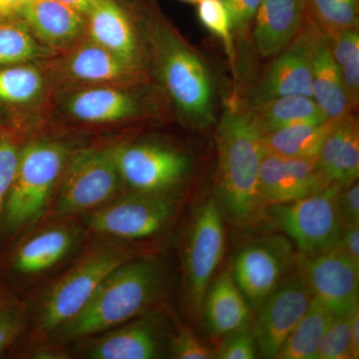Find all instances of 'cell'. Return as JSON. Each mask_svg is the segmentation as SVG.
<instances>
[{
    "label": "cell",
    "mask_w": 359,
    "mask_h": 359,
    "mask_svg": "<svg viewBox=\"0 0 359 359\" xmlns=\"http://www.w3.org/2000/svg\"><path fill=\"white\" fill-rule=\"evenodd\" d=\"M166 287V271L160 262L132 257L106 276L84 309L48 341L65 344L88 339L150 313Z\"/></svg>",
    "instance_id": "1"
},
{
    "label": "cell",
    "mask_w": 359,
    "mask_h": 359,
    "mask_svg": "<svg viewBox=\"0 0 359 359\" xmlns=\"http://www.w3.org/2000/svg\"><path fill=\"white\" fill-rule=\"evenodd\" d=\"M217 185L229 217L238 224L259 218V176L266 153L263 133L245 106H226L216 131Z\"/></svg>",
    "instance_id": "2"
},
{
    "label": "cell",
    "mask_w": 359,
    "mask_h": 359,
    "mask_svg": "<svg viewBox=\"0 0 359 359\" xmlns=\"http://www.w3.org/2000/svg\"><path fill=\"white\" fill-rule=\"evenodd\" d=\"M43 290L27 308L34 342L45 341L74 318L113 269L135 257L120 241L100 237Z\"/></svg>",
    "instance_id": "3"
},
{
    "label": "cell",
    "mask_w": 359,
    "mask_h": 359,
    "mask_svg": "<svg viewBox=\"0 0 359 359\" xmlns=\"http://www.w3.org/2000/svg\"><path fill=\"white\" fill-rule=\"evenodd\" d=\"M156 73L184 121L205 129L216 121L214 82L204 59L186 40L164 23L151 27Z\"/></svg>",
    "instance_id": "4"
},
{
    "label": "cell",
    "mask_w": 359,
    "mask_h": 359,
    "mask_svg": "<svg viewBox=\"0 0 359 359\" xmlns=\"http://www.w3.org/2000/svg\"><path fill=\"white\" fill-rule=\"evenodd\" d=\"M69 155L67 145L53 140L33 141L20 151L1 231L11 236L21 233L48 212Z\"/></svg>",
    "instance_id": "5"
},
{
    "label": "cell",
    "mask_w": 359,
    "mask_h": 359,
    "mask_svg": "<svg viewBox=\"0 0 359 359\" xmlns=\"http://www.w3.org/2000/svg\"><path fill=\"white\" fill-rule=\"evenodd\" d=\"M114 148H86L69 155L45 223L86 214L114 198L122 182Z\"/></svg>",
    "instance_id": "6"
},
{
    "label": "cell",
    "mask_w": 359,
    "mask_h": 359,
    "mask_svg": "<svg viewBox=\"0 0 359 359\" xmlns=\"http://www.w3.org/2000/svg\"><path fill=\"white\" fill-rule=\"evenodd\" d=\"M341 187L328 186L294 202L268 205L261 216L294 243L299 255L316 256L337 249L342 226L335 209Z\"/></svg>",
    "instance_id": "7"
},
{
    "label": "cell",
    "mask_w": 359,
    "mask_h": 359,
    "mask_svg": "<svg viewBox=\"0 0 359 359\" xmlns=\"http://www.w3.org/2000/svg\"><path fill=\"white\" fill-rule=\"evenodd\" d=\"M177 207L178 202L172 194L131 191L84 214V228L113 240H145L159 235L169 226Z\"/></svg>",
    "instance_id": "8"
},
{
    "label": "cell",
    "mask_w": 359,
    "mask_h": 359,
    "mask_svg": "<svg viewBox=\"0 0 359 359\" xmlns=\"http://www.w3.org/2000/svg\"><path fill=\"white\" fill-rule=\"evenodd\" d=\"M224 226L218 201L210 198L201 205L189 226L184 248L186 297L200 314L205 292L224 254Z\"/></svg>",
    "instance_id": "9"
},
{
    "label": "cell",
    "mask_w": 359,
    "mask_h": 359,
    "mask_svg": "<svg viewBox=\"0 0 359 359\" xmlns=\"http://www.w3.org/2000/svg\"><path fill=\"white\" fill-rule=\"evenodd\" d=\"M114 154L120 178L133 192L172 194L192 168L185 153L151 142L115 145Z\"/></svg>",
    "instance_id": "10"
},
{
    "label": "cell",
    "mask_w": 359,
    "mask_h": 359,
    "mask_svg": "<svg viewBox=\"0 0 359 359\" xmlns=\"http://www.w3.org/2000/svg\"><path fill=\"white\" fill-rule=\"evenodd\" d=\"M295 257L292 242L282 235L264 236L238 250L231 275L250 309L257 311L287 280Z\"/></svg>",
    "instance_id": "11"
},
{
    "label": "cell",
    "mask_w": 359,
    "mask_h": 359,
    "mask_svg": "<svg viewBox=\"0 0 359 359\" xmlns=\"http://www.w3.org/2000/svg\"><path fill=\"white\" fill-rule=\"evenodd\" d=\"M74 218L49 222L14 248L6 262V269L14 278L28 280L50 273L76 252L85 236V228Z\"/></svg>",
    "instance_id": "12"
},
{
    "label": "cell",
    "mask_w": 359,
    "mask_h": 359,
    "mask_svg": "<svg viewBox=\"0 0 359 359\" xmlns=\"http://www.w3.org/2000/svg\"><path fill=\"white\" fill-rule=\"evenodd\" d=\"M295 264L313 297L334 318L359 308V264L341 250L334 249L316 256L297 254Z\"/></svg>",
    "instance_id": "13"
},
{
    "label": "cell",
    "mask_w": 359,
    "mask_h": 359,
    "mask_svg": "<svg viewBox=\"0 0 359 359\" xmlns=\"http://www.w3.org/2000/svg\"><path fill=\"white\" fill-rule=\"evenodd\" d=\"M313 294L299 271L285 280L257 309L252 332L257 351L264 358H276L294 328L308 311Z\"/></svg>",
    "instance_id": "14"
},
{
    "label": "cell",
    "mask_w": 359,
    "mask_h": 359,
    "mask_svg": "<svg viewBox=\"0 0 359 359\" xmlns=\"http://www.w3.org/2000/svg\"><path fill=\"white\" fill-rule=\"evenodd\" d=\"M91 337L84 346L87 358L155 359L169 353L165 323L151 311Z\"/></svg>",
    "instance_id": "15"
},
{
    "label": "cell",
    "mask_w": 359,
    "mask_h": 359,
    "mask_svg": "<svg viewBox=\"0 0 359 359\" xmlns=\"http://www.w3.org/2000/svg\"><path fill=\"white\" fill-rule=\"evenodd\" d=\"M292 95L313 97L306 18L299 35L285 50L275 56L264 76L250 91L245 106L252 107L278 97Z\"/></svg>",
    "instance_id": "16"
},
{
    "label": "cell",
    "mask_w": 359,
    "mask_h": 359,
    "mask_svg": "<svg viewBox=\"0 0 359 359\" xmlns=\"http://www.w3.org/2000/svg\"><path fill=\"white\" fill-rule=\"evenodd\" d=\"M262 208L285 204L327 188L316 160L297 159L266 152L259 176Z\"/></svg>",
    "instance_id": "17"
},
{
    "label": "cell",
    "mask_w": 359,
    "mask_h": 359,
    "mask_svg": "<svg viewBox=\"0 0 359 359\" xmlns=\"http://www.w3.org/2000/svg\"><path fill=\"white\" fill-rule=\"evenodd\" d=\"M311 47V86L314 101L330 120H337L353 112L341 72L334 54L330 37L306 14Z\"/></svg>",
    "instance_id": "18"
},
{
    "label": "cell",
    "mask_w": 359,
    "mask_h": 359,
    "mask_svg": "<svg viewBox=\"0 0 359 359\" xmlns=\"http://www.w3.org/2000/svg\"><path fill=\"white\" fill-rule=\"evenodd\" d=\"M306 0H262L252 36L262 57H275L301 32L306 22Z\"/></svg>",
    "instance_id": "19"
},
{
    "label": "cell",
    "mask_w": 359,
    "mask_h": 359,
    "mask_svg": "<svg viewBox=\"0 0 359 359\" xmlns=\"http://www.w3.org/2000/svg\"><path fill=\"white\" fill-rule=\"evenodd\" d=\"M316 167L327 186L344 188L359 177V125L353 112L335 122L323 142Z\"/></svg>",
    "instance_id": "20"
},
{
    "label": "cell",
    "mask_w": 359,
    "mask_h": 359,
    "mask_svg": "<svg viewBox=\"0 0 359 359\" xmlns=\"http://www.w3.org/2000/svg\"><path fill=\"white\" fill-rule=\"evenodd\" d=\"M92 41L141 70L142 51L128 16L114 0H94L86 16Z\"/></svg>",
    "instance_id": "21"
},
{
    "label": "cell",
    "mask_w": 359,
    "mask_h": 359,
    "mask_svg": "<svg viewBox=\"0 0 359 359\" xmlns=\"http://www.w3.org/2000/svg\"><path fill=\"white\" fill-rule=\"evenodd\" d=\"M18 15L37 39L53 48L73 43L87 26L83 14L59 0H29Z\"/></svg>",
    "instance_id": "22"
},
{
    "label": "cell",
    "mask_w": 359,
    "mask_h": 359,
    "mask_svg": "<svg viewBox=\"0 0 359 359\" xmlns=\"http://www.w3.org/2000/svg\"><path fill=\"white\" fill-rule=\"evenodd\" d=\"M250 309L230 269L210 283L200 314L208 334L224 337L250 323Z\"/></svg>",
    "instance_id": "23"
},
{
    "label": "cell",
    "mask_w": 359,
    "mask_h": 359,
    "mask_svg": "<svg viewBox=\"0 0 359 359\" xmlns=\"http://www.w3.org/2000/svg\"><path fill=\"white\" fill-rule=\"evenodd\" d=\"M66 108L78 121L93 124L131 119L140 112V104L132 94L108 86L76 92L68 99Z\"/></svg>",
    "instance_id": "24"
},
{
    "label": "cell",
    "mask_w": 359,
    "mask_h": 359,
    "mask_svg": "<svg viewBox=\"0 0 359 359\" xmlns=\"http://www.w3.org/2000/svg\"><path fill=\"white\" fill-rule=\"evenodd\" d=\"M65 68L72 79L87 83L130 81L140 72L92 40L71 54Z\"/></svg>",
    "instance_id": "25"
},
{
    "label": "cell",
    "mask_w": 359,
    "mask_h": 359,
    "mask_svg": "<svg viewBox=\"0 0 359 359\" xmlns=\"http://www.w3.org/2000/svg\"><path fill=\"white\" fill-rule=\"evenodd\" d=\"M247 108L263 134L292 125L328 120L313 97L309 96L278 97Z\"/></svg>",
    "instance_id": "26"
},
{
    "label": "cell",
    "mask_w": 359,
    "mask_h": 359,
    "mask_svg": "<svg viewBox=\"0 0 359 359\" xmlns=\"http://www.w3.org/2000/svg\"><path fill=\"white\" fill-rule=\"evenodd\" d=\"M337 120L292 125L264 133V149L266 152L283 157L316 160L323 142Z\"/></svg>",
    "instance_id": "27"
},
{
    "label": "cell",
    "mask_w": 359,
    "mask_h": 359,
    "mask_svg": "<svg viewBox=\"0 0 359 359\" xmlns=\"http://www.w3.org/2000/svg\"><path fill=\"white\" fill-rule=\"evenodd\" d=\"M334 316L313 297L306 313L276 354V359H316L321 339Z\"/></svg>",
    "instance_id": "28"
},
{
    "label": "cell",
    "mask_w": 359,
    "mask_h": 359,
    "mask_svg": "<svg viewBox=\"0 0 359 359\" xmlns=\"http://www.w3.org/2000/svg\"><path fill=\"white\" fill-rule=\"evenodd\" d=\"M47 50L20 15L0 14V66L28 62Z\"/></svg>",
    "instance_id": "29"
},
{
    "label": "cell",
    "mask_w": 359,
    "mask_h": 359,
    "mask_svg": "<svg viewBox=\"0 0 359 359\" xmlns=\"http://www.w3.org/2000/svg\"><path fill=\"white\" fill-rule=\"evenodd\" d=\"M44 88L41 71L29 65L0 68V102L23 105L39 98Z\"/></svg>",
    "instance_id": "30"
},
{
    "label": "cell",
    "mask_w": 359,
    "mask_h": 359,
    "mask_svg": "<svg viewBox=\"0 0 359 359\" xmlns=\"http://www.w3.org/2000/svg\"><path fill=\"white\" fill-rule=\"evenodd\" d=\"M353 109L359 102V32L349 28L327 35Z\"/></svg>",
    "instance_id": "31"
},
{
    "label": "cell",
    "mask_w": 359,
    "mask_h": 359,
    "mask_svg": "<svg viewBox=\"0 0 359 359\" xmlns=\"http://www.w3.org/2000/svg\"><path fill=\"white\" fill-rule=\"evenodd\" d=\"M306 9L327 35L358 28L359 0H306Z\"/></svg>",
    "instance_id": "32"
},
{
    "label": "cell",
    "mask_w": 359,
    "mask_h": 359,
    "mask_svg": "<svg viewBox=\"0 0 359 359\" xmlns=\"http://www.w3.org/2000/svg\"><path fill=\"white\" fill-rule=\"evenodd\" d=\"M28 325L27 306L8 290L0 289V355L18 341Z\"/></svg>",
    "instance_id": "33"
},
{
    "label": "cell",
    "mask_w": 359,
    "mask_h": 359,
    "mask_svg": "<svg viewBox=\"0 0 359 359\" xmlns=\"http://www.w3.org/2000/svg\"><path fill=\"white\" fill-rule=\"evenodd\" d=\"M200 22L223 44L231 66L235 67L236 48L233 23L224 0H200L197 4Z\"/></svg>",
    "instance_id": "34"
},
{
    "label": "cell",
    "mask_w": 359,
    "mask_h": 359,
    "mask_svg": "<svg viewBox=\"0 0 359 359\" xmlns=\"http://www.w3.org/2000/svg\"><path fill=\"white\" fill-rule=\"evenodd\" d=\"M353 313L334 318L321 339L316 359H351V330Z\"/></svg>",
    "instance_id": "35"
},
{
    "label": "cell",
    "mask_w": 359,
    "mask_h": 359,
    "mask_svg": "<svg viewBox=\"0 0 359 359\" xmlns=\"http://www.w3.org/2000/svg\"><path fill=\"white\" fill-rule=\"evenodd\" d=\"M216 358L255 359L259 355L256 339L250 323L224 337Z\"/></svg>",
    "instance_id": "36"
},
{
    "label": "cell",
    "mask_w": 359,
    "mask_h": 359,
    "mask_svg": "<svg viewBox=\"0 0 359 359\" xmlns=\"http://www.w3.org/2000/svg\"><path fill=\"white\" fill-rule=\"evenodd\" d=\"M169 355L176 359L216 358L214 351L187 328H179L170 335Z\"/></svg>",
    "instance_id": "37"
},
{
    "label": "cell",
    "mask_w": 359,
    "mask_h": 359,
    "mask_svg": "<svg viewBox=\"0 0 359 359\" xmlns=\"http://www.w3.org/2000/svg\"><path fill=\"white\" fill-rule=\"evenodd\" d=\"M18 156L20 151L14 142L6 137H0V236L4 205L18 167Z\"/></svg>",
    "instance_id": "38"
},
{
    "label": "cell",
    "mask_w": 359,
    "mask_h": 359,
    "mask_svg": "<svg viewBox=\"0 0 359 359\" xmlns=\"http://www.w3.org/2000/svg\"><path fill=\"white\" fill-rule=\"evenodd\" d=\"M335 209L342 229L359 224V186L358 182L344 187L335 197Z\"/></svg>",
    "instance_id": "39"
},
{
    "label": "cell",
    "mask_w": 359,
    "mask_h": 359,
    "mask_svg": "<svg viewBox=\"0 0 359 359\" xmlns=\"http://www.w3.org/2000/svg\"><path fill=\"white\" fill-rule=\"evenodd\" d=\"M230 13L233 32L245 35L255 20L262 0H224Z\"/></svg>",
    "instance_id": "40"
},
{
    "label": "cell",
    "mask_w": 359,
    "mask_h": 359,
    "mask_svg": "<svg viewBox=\"0 0 359 359\" xmlns=\"http://www.w3.org/2000/svg\"><path fill=\"white\" fill-rule=\"evenodd\" d=\"M35 346L30 348L29 353H26L27 358L35 359H65L69 358L63 344L57 342L45 341L35 342Z\"/></svg>",
    "instance_id": "41"
},
{
    "label": "cell",
    "mask_w": 359,
    "mask_h": 359,
    "mask_svg": "<svg viewBox=\"0 0 359 359\" xmlns=\"http://www.w3.org/2000/svg\"><path fill=\"white\" fill-rule=\"evenodd\" d=\"M337 249L359 264V224L342 229Z\"/></svg>",
    "instance_id": "42"
},
{
    "label": "cell",
    "mask_w": 359,
    "mask_h": 359,
    "mask_svg": "<svg viewBox=\"0 0 359 359\" xmlns=\"http://www.w3.org/2000/svg\"><path fill=\"white\" fill-rule=\"evenodd\" d=\"M359 358V308L354 311L351 320V359Z\"/></svg>",
    "instance_id": "43"
},
{
    "label": "cell",
    "mask_w": 359,
    "mask_h": 359,
    "mask_svg": "<svg viewBox=\"0 0 359 359\" xmlns=\"http://www.w3.org/2000/svg\"><path fill=\"white\" fill-rule=\"evenodd\" d=\"M29 0H0V14H18Z\"/></svg>",
    "instance_id": "44"
},
{
    "label": "cell",
    "mask_w": 359,
    "mask_h": 359,
    "mask_svg": "<svg viewBox=\"0 0 359 359\" xmlns=\"http://www.w3.org/2000/svg\"><path fill=\"white\" fill-rule=\"evenodd\" d=\"M59 1L65 2L68 6H72L73 8L76 9V11L83 14L85 18H86L90 9H91L94 0H59Z\"/></svg>",
    "instance_id": "45"
},
{
    "label": "cell",
    "mask_w": 359,
    "mask_h": 359,
    "mask_svg": "<svg viewBox=\"0 0 359 359\" xmlns=\"http://www.w3.org/2000/svg\"><path fill=\"white\" fill-rule=\"evenodd\" d=\"M182 1L190 2V4H198L200 0H182Z\"/></svg>",
    "instance_id": "46"
}]
</instances>
